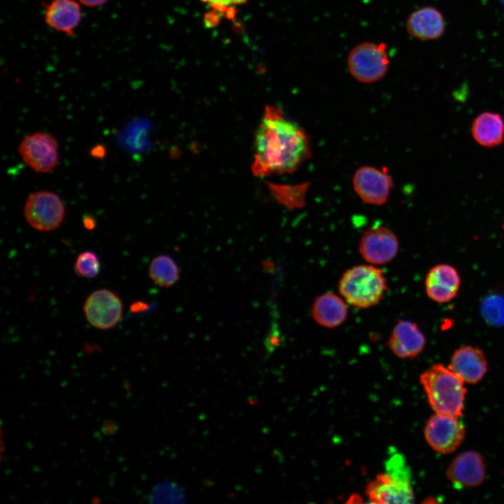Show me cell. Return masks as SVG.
Wrapping results in <instances>:
<instances>
[{"instance_id":"6da1fadb","label":"cell","mask_w":504,"mask_h":504,"mask_svg":"<svg viewBox=\"0 0 504 504\" xmlns=\"http://www.w3.org/2000/svg\"><path fill=\"white\" fill-rule=\"evenodd\" d=\"M309 153L305 132L279 107L266 106L255 135L252 173L265 177L293 172Z\"/></svg>"},{"instance_id":"7a4b0ae2","label":"cell","mask_w":504,"mask_h":504,"mask_svg":"<svg viewBox=\"0 0 504 504\" xmlns=\"http://www.w3.org/2000/svg\"><path fill=\"white\" fill-rule=\"evenodd\" d=\"M420 383L435 413L458 417L462 414L467 393L465 382L449 367L433 365L420 375Z\"/></svg>"},{"instance_id":"3957f363","label":"cell","mask_w":504,"mask_h":504,"mask_svg":"<svg viewBox=\"0 0 504 504\" xmlns=\"http://www.w3.org/2000/svg\"><path fill=\"white\" fill-rule=\"evenodd\" d=\"M366 495L370 503H411L414 495L411 472L400 454H394L386 461V471L377 475L367 486Z\"/></svg>"},{"instance_id":"277c9868","label":"cell","mask_w":504,"mask_h":504,"mask_svg":"<svg viewBox=\"0 0 504 504\" xmlns=\"http://www.w3.org/2000/svg\"><path fill=\"white\" fill-rule=\"evenodd\" d=\"M338 289L349 304L368 308L380 301L387 290V284L382 270L374 265H360L343 274Z\"/></svg>"},{"instance_id":"5b68a950","label":"cell","mask_w":504,"mask_h":504,"mask_svg":"<svg viewBox=\"0 0 504 504\" xmlns=\"http://www.w3.org/2000/svg\"><path fill=\"white\" fill-rule=\"evenodd\" d=\"M349 74L358 81L372 83L382 79L388 72L390 59L387 44L363 41L354 46L347 59Z\"/></svg>"},{"instance_id":"8992f818","label":"cell","mask_w":504,"mask_h":504,"mask_svg":"<svg viewBox=\"0 0 504 504\" xmlns=\"http://www.w3.org/2000/svg\"><path fill=\"white\" fill-rule=\"evenodd\" d=\"M23 212L31 227L41 232H50L60 226L66 211L59 195L51 191L41 190L29 195Z\"/></svg>"},{"instance_id":"52a82bcc","label":"cell","mask_w":504,"mask_h":504,"mask_svg":"<svg viewBox=\"0 0 504 504\" xmlns=\"http://www.w3.org/2000/svg\"><path fill=\"white\" fill-rule=\"evenodd\" d=\"M57 140L50 134L37 132L24 136L18 146L24 163L38 173L52 172L58 162Z\"/></svg>"},{"instance_id":"ba28073f","label":"cell","mask_w":504,"mask_h":504,"mask_svg":"<svg viewBox=\"0 0 504 504\" xmlns=\"http://www.w3.org/2000/svg\"><path fill=\"white\" fill-rule=\"evenodd\" d=\"M83 312L88 322L99 330H108L121 321L123 306L121 299L106 288L92 291L85 299Z\"/></svg>"},{"instance_id":"9c48e42d","label":"cell","mask_w":504,"mask_h":504,"mask_svg":"<svg viewBox=\"0 0 504 504\" xmlns=\"http://www.w3.org/2000/svg\"><path fill=\"white\" fill-rule=\"evenodd\" d=\"M465 430L458 416L435 413L428 419L424 437L435 451L449 454L454 451L464 440Z\"/></svg>"},{"instance_id":"30bf717a","label":"cell","mask_w":504,"mask_h":504,"mask_svg":"<svg viewBox=\"0 0 504 504\" xmlns=\"http://www.w3.org/2000/svg\"><path fill=\"white\" fill-rule=\"evenodd\" d=\"M398 248L396 234L382 225L368 228L359 242L360 255L372 265H384L391 262L397 255Z\"/></svg>"},{"instance_id":"8fae6325","label":"cell","mask_w":504,"mask_h":504,"mask_svg":"<svg viewBox=\"0 0 504 504\" xmlns=\"http://www.w3.org/2000/svg\"><path fill=\"white\" fill-rule=\"evenodd\" d=\"M353 186L363 202L373 205H382L388 198L393 187V180L386 172L370 166H363L354 173Z\"/></svg>"},{"instance_id":"7c38bea8","label":"cell","mask_w":504,"mask_h":504,"mask_svg":"<svg viewBox=\"0 0 504 504\" xmlns=\"http://www.w3.org/2000/svg\"><path fill=\"white\" fill-rule=\"evenodd\" d=\"M485 465L481 454L475 451H465L449 465L446 475L448 479L460 487L480 485L485 477Z\"/></svg>"},{"instance_id":"4fadbf2b","label":"cell","mask_w":504,"mask_h":504,"mask_svg":"<svg viewBox=\"0 0 504 504\" xmlns=\"http://www.w3.org/2000/svg\"><path fill=\"white\" fill-rule=\"evenodd\" d=\"M461 279L456 269L448 264H439L426 274L425 287L427 295L438 303H445L457 295Z\"/></svg>"},{"instance_id":"5bb4252c","label":"cell","mask_w":504,"mask_h":504,"mask_svg":"<svg viewBox=\"0 0 504 504\" xmlns=\"http://www.w3.org/2000/svg\"><path fill=\"white\" fill-rule=\"evenodd\" d=\"M426 337L414 322L400 320L393 327L388 346L400 358H414L424 349Z\"/></svg>"},{"instance_id":"9a60e30c","label":"cell","mask_w":504,"mask_h":504,"mask_svg":"<svg viewBox=\"0 0 504 504\" xmlns=\"http://www.w3.org/2000/svg\"><path fill=\"white\" fill-rule=\"evenodd\" d=\"M465 384L480 382L487 372L486 356L478 347L464 346L452 354L448 366Z\"/></svg>"},{"instance_id":"2e32d148","label":"cell","mask_w":504,"mask_h":504,"mask_svg":"<svg viewBox=\"0 0 504 504\" xmlns=\"http://www.w3.org/2000/svg\"><path fill=\"white\" fill-rule=\"evenodd\" d=\"M44 7V20L50 28L68 36L74 34L83 16L78 0H50Z\"/></svg>"},{"instance_id":"e0dca14e","label":"cell","mask_w":504,"mask_h":504,"mask_svg":"<svg viewBox=\"0 0 504 504\" xmlns=\"http://www.w3.org/2000/svg\"><path fill=\"white\" fill-rule=\"evenodd\" d=\"M445 20L435 7L423 6L410 14L405 22L410 36L421 41H430L441 37L445 31Z\"/></svg>"},{"instance_id":"ac0fdd59","label":"cell","mask_w":504,"mask_h":504,"mask_svg":"<svg viewBox=\"0 0 504 504\" xmlns=\"http://www.w3.org/2000/svg\"><path fill=\"white\" fill-rule=\"evenodd\" d=\"M315 321L326 328H333L342 325L348 314L344 301L332 293H323L317 297L312 307Z\"/></svg>"},{"instance_id":"d6986e66","label":"cell","mask_w":504,"mask_h":504,"mask_svg":"<svg viewBox=\"0 0 504 504\" xmlns=\"http://www.w3.org/2000/svg\"><path fill=\"white\" fill-rule=\"evenodd\" d=\"M471 134L480 146L487 148L498 146L504 140V120L497 113H480L472 124Z\"/></svg>"},{"instance_id":"ffe728a7","label":"cell","mask_w":504,"mask_h":504,"mask_svg":"<svg viewBox=\"0 0 504 504\" xmlns=\"http://www.w3.org/2000/svg\"><path fill=\"white\" fill-rule=\"evenodd\" d=\"M148 274L157 285L169 288L178 281L180 270L172 257L160 254L152 259L148 267Z\"/></svg>"},{"instance_id":"44dd1931","label":"cell","mask_w":504,"mask_h":504,"mask_svg":"<svg viewBox=\"0 0 504 504\" xmlns=\"http://www.w3.org/2000/svg\"><path fill=\"white\" fill-rule=\"evenodd\" d=\"M482 316L486 323L492 326H504V295L490 293L484 297L480 306Z\"/></svg>"},{"instance_id":"7402d4cb","label":"cell","mask_w":504,"mask_h":504,"mask_svg":"<svg viewBox=\"0 0 504 504\" xmlns=\"http://www.w3.org/2000/svg\"><path fill=\"white\" fill-rule=\"evenodd\" d=\"M74 269L75 273L80 277L94 278L100 273L101 263L99 258L94 251H83L78 255Z\"/></svg>"},{"instance_id":"603a6c76","label":"cell","mask_w":504,"mask_h":504,"mask_svg":"<svg viewBox=\"0 0 504 504\" xmlns=\"http://www.w3.org/2000/svg\"><path fill=\"white\" fill-rule=\"evenodd\" d=\"M281 342L279 333L276 329L271 330L265 340V346L267 353H272Z\"/></svg>"},{"instance_id":"cb8c5ba5","label":"cell","mask_w":504,"mask_h":504,"mask_svg":"<svg viewBox=\"0 0 504 504\" xmlns=\"http://www.w3.org/2000/svg\"><path fill=\"white\" fill-rule=\"evenodd\" d=\"M78 2L88 8L100 7L106 4L108 0H78Z\"/></svg>"},{"instance_id":"d4e9b609","label":"cell","mask_w":504,"mask_h":504,"mask_svg":"<svg viewBox=\"0 0 504 504\" xmlns=\"http://www.w3.org/2000/svg\"><path fill=\"white\" fill-rule=\"evenodd\" d=\"M102 430L105 435L113 434L117 430V425L113 421H106L102 424Z\"/></svg>"},{"instance_id":"484cf974","label":"cell","mask_w":504,"mask_h":504,"mask_svg":"<svg viewBox=\"0 0 504 504\" xmlns=\"http://www.w3.org/2000/svg\"><path fill=\"white\" fill-rule=\"evenodd\" d=\"M203 2L207 3L209 6L214 8L215 10L218 11H226L227 10L224 7L223 0H201Z\"/></svg>"},{"instance_id":"4316f807","label":"cell","mask_w":504,"mask_h":504,"mask_svg":"<svg viewBox=\"0 0 504 504\" xmlns=\"http://www.w3.org/2000/svg\"><path fill=\"white\" fill-rule=\"evenodd\" d=\"M148 308V304L146 303H145L144 302H141V301L135 302L130 307L131 311L134 313L144 312Z\"/></svg>"},{"instance_id":"83f0119b","label":"cell","mask_w":504,"mask_h":504,"mask_svg":"<svg viewBox=\"0 0 504 504\" xmlns=\"http://www.w3.org/2000/svg\"><path fill=\"white\" fill-rule=\"evenodd\" d=\"M91 154L94 158H103L106 154L105 148L102 146H94L91 150Z\"/></svg>"},{"instance_id":"f1b7e54d","label":"cell","mask_w":504,"mask_h":504,"mask_svg":"<svg viewBox=\"0 0 504 504\" xmlns=\"http://www.w3.org/2000/svg\"><path fill=\"white\" fill-rule=\"evenodd\" d=\"M84 227L88 230H93L95 227V220L90 216H85L83 218Z\"/></svg>"},{"instance_id":"f546056e","label":"cell","mask_w":504,"mask_h":504,"mask_svg":"<svg viewBox=\"0 0 504 504\" xmlns=\"http://www.w3.org/2000/svg\"><path fill=\"white\" fill-rule=\"evenodd\" d=\"M247 0H223V5L227 10L230 6L244 4Z\"/></svg>"},{"instance_id":"4dcf8cb0","label":"cell","mask_w":504,"mask_h":504,"mask_svg":"<svg viewBox=\"0 0 504 504\" xmlns=\"http://www.w3.org/2000/svg\"><path fill=\"white\" fill-rule=\"evenodd\" d=\"M501 1L503 2V5H504V0H501Z\"/></svg>"}]
</instances>
